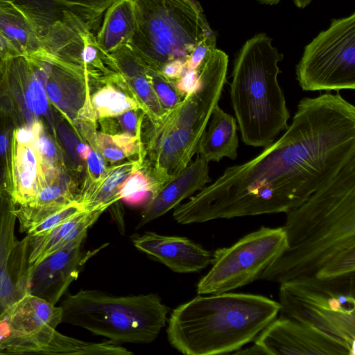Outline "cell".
Masks as SVG:
<instances>
[{"label":"cell","mask_w":355,"mask_h":355,"mask_svg":"<svg viewBox=\"0 0 355 355\" xmlns=\"http://www.w3.org/2000/svg\"><path fill=\"white\" fill-rule=\"evenodd\" d=\"M283 135L257 157L226 168L178 206L180 224L287 213L355 158V107L338 92L305 97Z\"/></svg>","instance_id":"6da1fadb"},{"label":"cell","mask_w":355,"mask_h":355,"mask_svg":"<svg viewBox=\"0 0 355 355\" xmlns=\"http://www.w3.org/2000/svg\"><path fill=\"white\" fill-rule=\"evenodd\" d=\"M286 214V246L260 277L279 284L314 277L339 251L355 247V158Z\"/></svg>","instance_id":"7a4b0ae2"},{"label":"cell","mask_w":355,"mask_h":355,"mask_svg":"<svg viewBox=\"0 0 355 355\" xmlns=\"http://www.w3.org/2000/svg\"><path fill=\"white\" fill-rule=\"evenodd\" d=\"M279 311V302L260 295H198L172 311L168 340L186 355L233 354L254 340Z\"/></svg>","instance_id":"3957f363"},{"label":"cell","mask_w":355,"mask_h":355,"mask_svg":"<svg viewBox=\"0 0 355 355\" xmlns=\"http://www.w3.org/2000/svg\"><path fill=\"white\" fill-rule=\"evenodd\" d=\"M283 54L259 33L240 49L234 63L230 98L243 141L266 148L288 127L290 118L278 83Z\"/></svg>","instance_id":"277c9868"},{"label":"cell","mask_w":355,"mask_h":355,"mask_svg":"<svg viewBox=\"0 0 355 355\" xmlns=\"http://www.w3.org/2000/svg\"><path fill=\"white\" fill-rule=\"evenodd\" d=\"M62 322L115 343L147 344L165 326L168 307L155 294L112 296L96 290L69 294L60 304Z\"/></svg>","instance_id":"5b68a950"},{"label":"cell","mask_w":355,"mask_h":355,"mask_svg":"<svg viewBox=\"0 0 355 355\" xmlns=\"http://www.w3.org/2000/svg\"><path fill=\"white\" fill-rule=\"evenodd\" d=\"M135 28L128 46L150 68L186 61L197 43L214 32L195 0H132Z\"/></svg>","instance_id":"8992f818"},{"label":"cell","mask_w":355,"mask_h":355,"mask_svg":"<svg viewBox=\"0 0 355 355\" xmlns=\"http://www.w3.org/2000/svg\"><path fill=\"white\" fill-rule=\"evenodd\" d=\"M62 315L60 306L26 293L0 315V354H108L107 342H86L58 332Z\"/></svg>","instance_id":"52a82bcc"},{"label":"cell","mask_w":355,"mask_h":355,"mask_svg":"<svg viewBox=\"0 0 355 355\" xmlns=\"http://www.w3.org/2000/svg\"><path fill=\"white\" fill-rule=\"evenodd\" d=\"M304 91L355 89V13L331 21L305 48L296 66Z\"/></svg>","instance_id":"ba28073f"},{"label":"cell","mask_w":355,"mask_h":355,"mask_svg":"<svg viewBox=\"0 0 355 355\" xmlns=\"http://www.w3.org/2000/svg\"><path fill=\"white\" fill-rule=\"evenodd\" d=\"M286 246L282 227L262 226L230 247L213 252L211 268L197 285L198 295L230 292L260 279Z\"/></svg>","instance_id":"9c48e42d"},{"label":"cell","mask_w":355,"mask_h":355,"mask_svg":"<svg viewBox=\"0 0 355 355\" xmlns=\"http://www.w3.org/2000/svg\"><path fill=\"white\" fill-rule=\"evenodd\" d=\"M46 53L19 55L5 60L0 81V110L13 120L16 128H31L42 121L55 136L57 111L45 91Z\"/></svg>","instance_id":"30bf717a"},{"label":"cell","mask_w":355,"mask_h":355,"mask_svg":"<svg viewBox=\"0 0 355 355\" xmlns=\"http://www.w3.org/2000/svg\"><path fill=\"white\" fill-rule=\"evenodd\" d=\"M101 15L67 9L42 35V50L92 73L110 77V54L99 47L94 31Z\"/></svg>","instance_id":"8fae6325"},{"label":"cell","mask_w":355,"mask_h":355,"mask_svg":"<svg viewBox=\"0 0 355 355\" xmlns=\"http://www.w3.org/2000/svg\"><path fill=\"white\" fill-rule=\"evenodd\" d=\"M46 53L45 91L51 106L73 128L79 121H96L91 94L105 77Z\"/></svg>","instance_id":"7c38bea8"},{"label":"cell","mask_w":355,"mask_h":355,"mask_svg":"<svg viewBox=\"0 0 355 355\" xmlns=\"http://www.w3.org/2000/svg\"><path fill=\"white\" fill-rule=\"evenodd\" d=\"M279 298L286 316L354 348L355 311H342L333 299L288 282L280 284Z\"/></svg>","instance_id":"4fadbf2b"},{"label":"cell","mask_w":355,"mask_h":355,"mask_svg":"<svg viewBox=\"0 0 355 355\" xmlns=\"http://www.w3.org/2000/svg\"><path fill=\"white\" fill-rule=\"evenodd\" d=\"M16 205L0 189V315L27 293L29 237L15 234Z\"/></svg>","instance_id":"5bb4252c"},{"label":"cell","mask_w":355,"mask_h":355,"mask_svg":"<svg viewBox=\"0 0 355 355\" xmlns=\"http://www.w3.org/2000/svg\"><path fill=\"white\" fill-rule=\"evenodd\" d=\"M267 355H354V348L288 317L274 319L254 339Z\"/></svg>","instance_id":"9a60e30c"},{"label":"cell","mask_w":355,"mask_h":355,"mask_svg":"<svg viewBox=\"0 0 355 355\" xmlns=\"http://www.w3.org/2000/svg\"><path fill=\"white\" fill-rule=\"evenodd\" d=\"M76 243L58 250L28 270L27 293L56 304L92 256Z\"/></svg>","instance_id":"2e32d148"},{"label":"cell","mask_w":355,"mask_h":355,"mask_svg":"<svg viewBox=\"0 0 355 355\" xmlns=\"http://www.w3.org/2000/svg\"><path fill=\"white\" fill-rule=\"evenodd\" d=\"M43 168L32 128H15L11 144L7 192L16 207L30 204L42 184Z\"/></svg>","instance_id":"e0dca14e"},{"label":"cell","mask_w":355,"mask_h":355,"mask_svg":"<svg viewBox=\"0 0 355 355\" xmlns=\"http://www.w3.org/2000/svg\"><path fill=\"white\" fill-rule=\"evenodd\" d=\"M78 182L67 168L44 169L42 184L35 199L27 205L16 207L20 232H26L46 216L78 201Z\"/></svg>","instance_id":"ac0fdd59"},{"label":"cell","mask_w":355,"mask_h":355,"mask_svg":"<svg viewBox=\"0 0 355 355\" xmlns=\"http://www.w3.org/2000/svg\"><path fill=\"white\" fill-rule=\"evenodd\" d=\"M139 250L155 258L179 273L198 272L211 264L213 252L181 236L146 232L132 238Z\"/></svg>","instance_id":"d6986e66"},{"label":"cell","mask_w":355,"mask_h":355,"mask_svg":"<svg viewBox=\"0 0 355 355\" xmlns=\"http://www.w3.org/2000/svg\"><path fill=\"white\" fill-rule=\"evenodd\" d=\"M209 171V162L197 155L193 162L152 193L141 212L137 229L175 208L183 200L211 182Z\"/></svg>","instance_id":"ffe728a7"},{"label":"cell","mask_w":355,"mask_h":355,"mask_svg":"<svg viewBox=\"0 0 355 355\" xmlns=\"http://www.w3.org/2000/svg\"><path fill=\"white\" fill-rule=\"evenodd\" d=\"M109 54L111 69L120 76L148 121L154 123L159 120L165 110L150 83L146 64L128 45Z\"/></svg>","instance_id":"44dd1931"},{"label":"cell","mask_w":355,"mask_h":355,"mask_svg":"<svg viewBox=\"0 0 355 355\" xmlns=\"http://www.w3.org/2000/svg\"><path fill=\"white\" fill-rule=\"evenodd\" d=\"M103 211H82L59 225L47 234L29 237L28 262L36 265L50 254L70 245L82 243L88 229Z\"/></svg>","instance_id":"7402d4cb"},{"label":"cell","mask_w":355,"mask_h":355,"mask_svg":"<svg viewBox=\"0 0 355 355\" xmlns=\"http://www.w3.org/2000/svg\"><path fill=\"white\" fill-rule=\"evenodd\" d=\"M209 120L208 129L200 139L197 155L209 163L218 162L223 157L236 159L239 147L236 119L217 105Z\"/></svg>","instance_id":"603a6c76"},{"label":"cell","mask_w":355,"mask_h":355,"mask_svg":"<svg viewBox=\"0 0 355 355\" xmlns=\"http://www.w3.org/2000/svg\"><path fill=\"white\" fill-rule=\"evenodd\" d=\"M141 164L137 157L108 166L99 180L80 187L78 202L86 211H104L119 200L118 193L123 182Z\"/></svg>","instance_id":"cb8c5ba5"},{"label":"cell","mask_w":355,"mask_h":355,"mask_svg":"<svg viewBox=\"0 0 355 355\" xmlns=\"http://www.w3.org/2000/svg\"><path fill=\"white\" fill-rule=\"evenodd\" d=\"M0 31L21 55L42 51L38 25L32 15L13 0H0Z\"/></svg>","instance_id":"d4e9b609"},{"label":"cell","mask_w":355,"mask_h":355,"mask_svg":"<svg viewBox=\"0 0 355 355\" xmlns=\"http://www.w3.org/2000/svg\"><path fill=\"white\" fill-rule=\"evenodd\" d=\"M102 26L96 35L99 47L111 53L128 45L135 28L132 0H115L105 11Z\"/></svg>","instance_id":"484cf974"},{"label":"cell","mask_w":355,"mask_h":355,"mask_svg":"<svg viewBox=\"0 0 355 355\" xmlns=\"http://www.w3.org/2000/svg\"><path fill=\"white\" fill-rule=\"evenodd\" d=\"M91 103L98 120L116 117L130 110H141L116 73L105 78L93 90Z\"/></svg>","instance_id":"4316f807"},{"label":"cell","mask_w":355,"mask_h":355,"mask_svg":"<svg viewBox=\"0 0 355 355\" xmlns=\"http://www.w3.org/2000/svg\"><path fill=\"white\" fill-rule=\"evenodd\" d=\"M55 137L61 148L67 169L79 181L85 171V162L78 153L79 144L84 140L77 130L57 112Z\"/></svg>","instance_id":"83f0119b"},{"label":"cell","mask_w":355,"mask_h":355,"mask_svg":"<svg viewBox=\"0 0 355 355\" xmlns=\"http://www.w3.org/2000/svg\"><path fill=\"white\" fill-rule=\"evenodd\" d=\"M32 130L43 169L67 168L60 145L46 124L42 121H37L33 123Z\"/></svg>","instance_id":"f1b7e54d"},{"label":"cell","mask_w":355,"mask_h":355,"mask_svg":"<svg viewBox=\"0 0 355 355\" xmlns=\"http://www.w3.org/2000/svg\"><path fill=\"white\" fill-rule=\"evenodd\" d=\"M153 193L152 183L141 168L132 171L123 182L118 196L130 205H140L148 200Z\"/></svg>","instance_id":"f546056e"},{"label":"cell","mask_w":355,"mask_h":355,"mask_svg":"<svg viewBox=\"0 0 355 355\" xmlns=\"http://www.w3.org/2000/svg\"><path fill=\"white\" fill-rule=\"evenodd\" d=\"M146 71L150 83L165 112L183 100L184 95L177 89L175 80L166 78L160 71L148 66Z\"/></svg>","instance_id":"4dcf8cb0"},{"label":"cell","mask_w":355,"mask_h":355,"mask_svg":"<svg viewBox=\"0 0 355 355\" xmlns=\"http://www.w3.org/2000/svg\"><path fill=\"white\" fill-rule=\"evenodd\" d=\"M15 128L12 119L0 110V189L6 191L8 187L10 155Z\"/></svg>","instance_id":"1f68e13d"},{"label":"cell","mask_w":355,"mask_h":355,"mask_svg":"<svg viewBox=\"0 0 355 355\" xmlns=\"http://www.w3.org/2000/svg\"><path fill=\"white\" fill-rule=\"evenodd\" d=\"M355 272V247L339 251L318 270L314 277L320 279L336 278Z\"/></svg>","instance_id":"d6a6232c"},{"label":"cell","mask_w":355,"mask_h":355,"mask_svg":"<svg viewBox=\"0 0 355 355\" xmlns=\"http://www.w3.org/2000/svg\"><path fill=\"white\" fill-rule=\"evenodd\" d=\"M84 211L81 205L78 201H75L32 225L26 232L30 237L43 236L76 214Z\"/></svg>","instance_id":"836d02e7"},{"label":"cell","mask_w":355,"mask_h":355,"mask_svg":"<svg viewBox=\"0 0 355 355\" xmlns=\"http://www.w3.org/2000/svg\"><path fill=\"white\" fill-rule=\"evenodd\" d=\"M91 148L98 152L111 164L127 158L126 154L113 141L110 135L98 131Z\"/></svg>","instance_id":"e575fe53"},{"label":"cell","mask_w":355,"mask_h":355,"mask_svg":"<svg viewBox=\"0 0 355 355\" xmlns=\"http://www.w3.org/2000/svg\"><path fill=\"white\" fill-rule=\"evenodd\" d=\"M216 42L215 33L199 41L184 62V69L198 70L209 53L216 48Z\"/></svg>","instance_id":"d590c367"},{"label":"cell","mask_w":355,"mask_h":355,"mask_svg":"<svg viewBox=\"0 0 355 355\" xmlns=\"http://www.w3.org/2000/svg\"><path fill=\"white\" fill-rule=\"evenodd\" d=\"M107 163L98 152L92 149L85 159V177L81 187L99 180L107 167Z\"/></svg>","instance_id":"8d00e7d4"},{"label":"cell","mask_w":355,"mask_h":355,"mask_svg":"<svg viewBox=\"0 0 355 355\" xmlns=\"http://www.w3.org/2000/svg\"><path fill=\"white\" fill-rule=\"evenodd\" d=\"M145 114L141 110H130L115 117L120 132L141 137Z\"/></svg>","instance_id":"74e56055"},{"label":"cell","mask_w":355,"mask_h":355,"mask_svg":"<svg viewBox=\"0 0 355 355\" xmlns=\"http://www.w3.org/2000/svg\"><path fill=\"white\" fill-rule=\"evenodd\" d=\"M69 8L102 15L115 0H52Z\"/></svg>","instance_id":"f35d334b"},{"label":"cell","mask_w":355,"mask_h":355,"mask_svg":"<svg viewBox=\"0 0 355 355\" xmlns=\"http://www.w3.org/2000/svg\"><path fill=\"white\" fill-rule=\"evenodd\" d=\"M175 85L184 96L196 92L200 85L199 69H184L182 76L175 80Z\"/></svg>","instance_id":"ab89813d"},{"label":"cell","mask_w":355,"mask_h":355,"mask_svg":"<svg viewBox=\"0 0 355 355\" xmlns=\"http://www.w3.org/2000/svg\"><path fill=\"white\" fill-rule=\"evenodd\" d=\"M184 71V61L175 59L171 60L163 65L160 72L167 78L176 80Z\"/></svg>","instance_id":"60d3db41"},{"label":"cell","mask_w":355,"mask_h":355,"mask_svg":"<svg viewBox=\"0 0 355 355\" xmlns=\"http://www.w3.org/2000/svg\"><path fill=\"white\" fill-rule=\"evenodd\" d=\"M0 55L6 59L21 55L14 44L0 31Z\"/></svg>","instance_id":"b9f144b4"},{"label":"cell","mask_w":355,"mask_h":355,"mask_svg":"<svg viewBox=\"0 0 355 355\" xmlns=\"http://www.w3.org/2000/svg\"><path fill=\"white\" fill-rule=\"evenodd\" d=\"M233 354H243V355L244 354H246V355L266 354L265 352L255 343L252 346H251L247 349H240L238 351L234 352Z\"/></svg>","instance_id":"7bdbcfd3"},{"label":"cell","mask_w":355,"mask_h":355,"mask_svg":"<svg viewBox=\"0 0 355 355\" xmlns=\"http://www.w3.org/2000/svg\"><path fill=\"white\" fill-rule=\"evenodd\" d=\"M312 0H293L295 5L299 8L306 7Z\"/></svg>","instance_id":"ee69618b"},{"label":"cell","mask_w":355,"mask_h":355,"mask_svg":"<svg viewBox=\"0 0 355 355\" xmlns=\"http://www.w3.org/2000/svg\"><path fill=\"white\" fill-rule=\"evenodd\" d=\"M259 2L266 4V5H276L281 0H257Z\"/></svg>","instance_id":"f6af8a7d"},{"label":"cell","mask_w":355,"mask_h":355,"mask_svg":"<svg viewBox=\"0 0 355 355\" xmlns=\"http://www.w3.org/2000/svg\"><path fill=\"white\" fill-rule=\"evenodd\" d=\"M5 67V60L0 55V81L2 78Z\"/></svg>","instance_id":"bcb514c9"}]
</instances>
